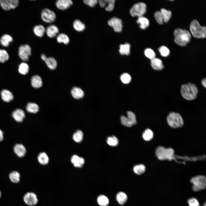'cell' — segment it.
I'll use <instances>...</instances> for the list:
<instances>
[{"label":"cell","instance_id":"53","mask_svg":"<svg viewBox=\"0 0 206 206\" xmlns=\"http://www.w3.org/2000/svg\"><path fill=\"white\" fill-rule=\"evenodd\" d=\"M203 206H206V202H205V203L204 204Z\"/></svg>","mask_w":206,"mask_h":206},{"label":"cell","instance_id":"52","mask_svg":"<svg viewBox=\"0 0 206 206\" xmlns=\"http://www.w3.org/2000/svg\"><path fill=\"white\" fill-rule=\"evenodd\" d=\"M41 59L44 61L47 58V57L45 54H43L41 55Z\"/></svg>","mask_w":206,"mask_h":206},{"label":"cell","instance_id":"5","mask_svg":"<svg viewBox=\"0 0 206 206\" xmlns=\"http://www.w3.org/2000/svg\"><path fill=\"white\" fill-rule=\"evenodd\" d=\"M167 120L169 124L173 128L181 127L183 125V121L181 116L177 112H170L167 116Z\"/></svg>","mask_w":206,"mask_h":206},{"label":"cell","instance_id":"34","mask_svg":"<svg viewBox=\"0 0 206 206\" xmlns=\"http://www.w3.org/2000/svg\"><path fill=\"white\" fill-rule=\"evenodd\" d=\"M160 12L162 15L163 21L165 22H167L170 20L171 16V12L170 10H167L165 9L162 8Z\"/></svg>","mask_w":206,"mask_h":206},{"label":"cell","instance_id":"26","mask_svg":"<svg viewBox=\"0 0 206 206\" xmlns=\"http://www.w3.org/2000/svg\"><path fill=\"white\" fill-rule=\"evenodd\" d=\"M44 62L48 67L52 70L55 69L57 67V62L53 57H47Z\"/></svg>","mask_w":206,"mask_h":206},{"label":"cell","instance_id":"40","mask_svg":"<svg viewBox=\"0 0 206 206\" xmlns=\"http://www.w3.org/2000/svg\"><path fill=\"white\" fill-rule=\"evenodd\" d=\"M107 142L110 146H114L118 145V140L116 136H112L108 137L107 139Z\"/></svg>","mask_w":206,"mask_h":206},{"label":"cell","instance_id":"19","mask_svg":"<svg viewBox=\"0 0 206 206\" xmlns=\"http://www.w3.org/2000/svg\"><path fill=\"white\" fill-rule=\"evenodd\" d=\"M151 65L153 69L157 71L161 70L164 67L162 60L160 59L156 58L151 60Z\"/></svg>","mask_w":206,"mask_h":206},{"label":"cell","instance_id":"20","mask_svg":"<svg viewBox=\"0 0 206 206\" xmlns=\"http://www.w3.org/2000/svg\"><path fill=\"white\" fill-rule=\"evenodd\" d=\"M71 94L73 97L76 99L82 98L84 95L83 91L80 88L77 87L72 88L71 90Z\"/></svg>","mask_w":206,"mask_h":206},{"label":"cell","instance_id":"12","mask_svg":"<svg viewBox=\"0 0 206 206\" xmlns=\"http://www.w3.org/2000/svg\"><path fill=\"white\" fill-rule=\"evenodd\" d=\"M108 23L109 25L113 28L115 31L120 32L122 31V25L121 19L116 17H113L110 19Z\"/></svg>","mask_w":206,"mask_h":206},{"label":"cell","instance_id":"36","mask_svg":"<svg viewBox=\"0 0 206 206\" xmlns=\"http://www.w3.org/2000/svg\"><path fill=\"white\" fill-rule=\"evenodd\" d=\"M146 169L145 166L142 164L135 165L133 168V170L134 173L139 175L144 173Z\"/></svg>","mask_w":206,"mask_h":206},{"label":"cell","instance_id":"2","mask_svg":"<svg viewBox=\"0 0 206 206\" xmlns=\"http://www.w3.org/2000/svg\"><path fill=\"white\" fill-rule=\"evenodd\" d=\"M174 41L178 45L185 46L191 39V35L189 32L186 30L178 28L174 32Z\"/></svg>","mask_w":206,"mask_h":206},{"label":"cell","instance_id":"41","mask_svg":"<svg viewBox=\"0 0 206 206\" xmlns=\"http://www.w3.org/2000/svg\"><path fill=\"white\" fill-rule=\"evenodd\" d=\"M9 56L6 51L5 49H0V62L4 63L9 59Z\"/></svg>","mask_w":206,"mask_h":206},{"label":"cell","instance_id":"51","mask_svg":"<svg viewBox=\"0 0 206 206\" xmlns=\"http://www.w3.org/2000/svg\"><path fill=\"white\" fill-rule=\"evenodd\" d=\"M206 78L202 79L201 80V83L205 87H206Z\"/></svg>","mask_w":206,"mask_h":206},{"label":"cell","instance_id":"6","mask_svg":"<svg viewBox=\"0 0 206 206\" xmlns=\"http://www.w3.org/2000/svg\"><path fill=\"white\" fill-rule=\"evenodd\" d=\"M174 154V150L171 148H166L163 146H159L156 150V156L160 160H171L173 157Z\"/></svg>","mask_w":206,"mask_h":206},{"label":"cell","instance_id":"8","mask_svg":"<svg viewBox=\"0 0 206 206\" xmlns=\"http://www.w3.org/2000/svg\"><path fill=\"white\" fill-rule=\"evenodd\" d=\"M42 20L47 23L54 22L56 19L55 13L52 10L47 8L43 9L41 13Z\"/></svg>","mask_w":206,"mask_h":206},{"label":"cell","instance_id":"28","mask_svg":"<svg viewBox=\"0 0 206 206\" xmlns=\"http://www.w3.org/2000/svg\"><path fill=\"white\" fill-rule=\"evenodd\" d=\"M136 22L140 24V28L143 29H146L149 25L148 20L146 18L143 16L138 17Z\"/></svg>","mask_w":206,"mask_h":206},{"label":"cell","instance_id":"43","mask_svg":"<svg viewBox=\"0 0 206 206\" xmlns=\"http://www.w3.org/2000/svg\"><path fill=\"white\" fill-rule=\"evenodd\" d=\"M120 120L122 124L125 126L130 127L133 125L128 118L124 116H121Z\"/></svg>","mask_w":206,"mask_h":206},{"label":"cell","instance_id":"21","mask_svg":"<svg viewBox=\"0 0 206 206\" xmlns=\"http://www.w3.org/2000/svg\"><path fill=\"white\" fill-rule=\"evenodd\" d=\"M31 84L34 88H38L41 87L43 84L42 80L38 75L33 76L31 79Z\"/></svg>","mask_w":206,"mask_h":206},{"label":"cell","instance_id":"10","mask_svg":"<svg viewBox=\"0 0 206 206\" xmlns=\"http://www.w3.org/2000/svg\"><path fill=\"white\" fill-rule=\"evenodd\" d=\"M18 0H0V5L5 10L9 11L17 8L19 5Z\"/></svg>","mask_w":206,"mask_h":206},{"label":"cell","instance_id":"37","mask_svg":"<svg viewBox=\"0 0 206 206\" xmlns=\"http://www.w3.org/2000/svg\"><path fill=\"white\" fill-rule=\"evenodd\" d=\"M98 203L101 206H107L109 204V200L108 198L103 195H100L97 199Z\"/></svg>","mask_w":206,"mask_h":206},{"label":"cell","instance_id":"17","mask_svg":"<svg viewBox=\"0 0 206 206\" xmlns=\"http://www.w3.org/2000/svg\"><path fill=\"white\" fill-rule=\"evenodd\" d=\"M13 150L15 154L19 157L24 156L26 152L25 147L21 144H15L14 146Z\"/></svg>","mask_w":206,"mask_h":206},{"label":"cell","instance_id":"25","mask_svg":"<svg viewBox=\"0 0 206 206\" xmlns=\"http://www.w3.org/2000/svg\"><path fill=\"white\" fill-rule=\"evenodd\" d=\"M73 27L74 29L79 32L83 31L86 27L85 24L79 19H76L74 21Z\"/></svg>","mask_w":206,"mask_h":206},{"label":"cell","instance_id":"29","mask_svg":"<svg viewBox=\"0 0 206 206\" xmlns=\"http://www.w3.org/2000/svg\"><path fill=\"white\" fill-rule=\"evenodd\" d=\"M130 45L128 43H125L124 44H121L120 46L119 52L122 55H128L130 52Z\"/></svg>","mask_w":206,"mask_h":206},{"label":"cell","instance_id":"39","mask_svg":"<svg viewBox=\"0 0 206 206\" xmlns=\"http://www.w3.org/2000/svg\"><path fill=\"white\" fill-rule=\"evenodd\" d=\"M142 136L144 140L149 141L153 138V133L151 130L149 129H146L143 132Z\"/></svg>","mask_w":206,"mask_h":206},{"label":"cell","instance_id":"24","mask_svg":"<svg viewBox=\"0 0 206 206\" xmlns=\"http://www.w3.org/2000/svg\"><path fill=\"white\" fill-rule=\"evenodd\" d=\"M57 42L59 43H63L65 45L68 44L70 39L68 36L64 33H59L56 37Z\"/></svg>","mask_w":206,"mask_h":206},{"label":"cell","instance_id":"1","mask_svg":"<svg viewBox=\"0 0 206 206\" xmlns=\"http://www.w3.org/2000/svg\"><path fill=\"white\" fill-rule=\"evenodd\" d=\"M198 92L197 87L193 83L189 82L181 86V94L183 97L187 100L191 101L196 99Z\"/></svg>","mask_w":206,"mask_h":206},{"label":"cell","instance_id":"38","mask_svg":"<svg viewBox=\"0 0 206 206\" xmlns=\"http://www.w3.org/2000/svg\"><path fill=\"white\" fill-rule=\"evenodd\" d=\"M29 68L28 65L25 62L21 63L19 66L18 71L21 74L25 75L29 71Z\"/></svg>","mask_w":206,"mask_h":206},{"label":"cell","instance_id":"46","mask_svg":"<svg viewBox=\"0 0 206 206\" xmlns=\"http://www.w3.org/2000/svg\"><path fill=\"white\" fill-rule=\"evenodd\" d=\"M161 55L164 57L168 56L170 54V50L169 49L165 46L161 47L159 49Z\"/></svg>","mask_w":206,"mask_h":206},{"label":"cell","instance_id":"18","mask_svg":"<svg viewBox=\"0 0 206 206\" xmlns=\"http://www.w3.org/2000/svg\"><path fill=\"white\" fill-rule=\"evenodd\" d=\"M12 116L17 122H21L25 118V114L23 110L20 109H17L13 112Z\"/></svg>","mask_w":206,"mask_h":206},{"label":"cell","instance_id":"3","mask_svg":"<svg viewBox=\"0 0 206 206\" xmlns=\"http://www.w3.org/2000/svg\"><path fill=\"white\" fill-rule=\"evenodd\" d=\"M190 29L194 37L198 38H204L206 37V27L201 26L197 20L194 19L191 21Z\"/></svg>","mask_w":206,"mask_h":206},{"label":"cell","instance_id":"27","mask_svg":"<svg viewBox=\"0 0 206 206\" xmlns=\"http://www.w3.org/2000/svg\"><path fill=\"white\" fill-rule=\"evenodd\" d=\"M13 38L9 35L5 34L1 36L0 39V42L1 44L4 47H7L10 43L12 42Z\"/></svg>","mask_w":206,"mask_h":206},{"label":"cell","instance_id":"50","mask_svg":"<svg viewBox=\"0 0 206 206\" xmlns=\"http://www.w3.org/2000/svg\"><path fill=\"white\" fill-rule=\"evenodd\" d=\"M3 139V134L2 131L0 129V142L2 141Z\"/></svg>","mask_w":206,"mask_h":206},{"label":"cell","instance_id":"42","mask_svg":"<svg viewBox=\"0 0 206 206\" xmlns=\"http://www.w3.org/2000/svg\"><path fill=\"white\" fill-rule=\"evenodd\" d=\"M120 79L122 82L125 84H129L131 80L130 76L127 73H124L120 76Z\"/></svg>","mask_w":206,"mask_h":206},{"label":"cell","instance_id":"31","mask_svg":"<svg viewBox=\"0 0 206 206\" xmlns=\"http://www.w3.org/2000/svg\"><path fill=\"white\" fill-rule=\"evenodd\" d=\"M39 107L36 104L34 103L29 102L26 106V109L29 112L36 113L39 110Z\"/></svg>","mask_w":206,"mask_h":206},{"label":"cell","instance_id":"33","mask_svg":"<svg viewBox=\"0 0 206 206\" xmlns=\"http://www.w3.org/2000/svg\"><path fill=\"white\" fill-rule=\"evenodd\" d=\"M20 175L19 172L14 171L11 172L9 174V177L10 181L14 183H17L20 181Z\"/></svg>","mask_w":206,"mask_h":206},{"label":"cell","instance_id":"44","mask_svg":"<svg viewBox=\"0 0 206 206\" xmlns=\"http://www.w3.org/2000/svg\"><path fill=\"white\" fill-rule=\"evenodd\" d=\"M144 53L145 56L151 60L155 58V53L153 50L151 49H146L144 51Z\"/></svg>","mask_w":206,"mask_h":206},{"label":"cell","instance_id":"4","mask_svg":"<svg viewBox=\"0 0 206 206\" xmlns=\"http://www.w3.org/2000/svg\"><path fill=\"white\" fill-rule=\"evenodd\" d=\"M193 184L192 189L195 192H197L205 189L206 178L205 176L198 175L192 177L190 180Z\"/></svg>","mask_w":206,"mask_h":206},{"label":"cell","instance_id":"48","mask_svg":"<svg viewBox=\"0 0 206 206\" xmlns=\"http://www.w3.org/2000/svg\"><path fill=\"white\" fill-rule=\"evenodd\" d=\"M189 206H199V203L197 200L194 197L189 199L187 201Z\"/></svg>","mask_w":206,"mask_h":206},{"label":"cell","instance_id":"15","mask_svg":"<svg viewBox=\"0 0 206 206\" xmlns=\"http://www.w3.org/2000/svg\"><path fill=\"white\" fill-rule=\"evenodd\" d=\"M115 1V0H100L99 3L100 6L105 7L106 11H111L114 9Z\"/></svg>","mask_w":206,"mask_h":206},{"label":"cell","instance_id":"23","mask_svg":"<svg viewBox=\"0 0 206 206\" xmlns=\"http://www.w3.org/2000/svg\"><path fill=\"white\" fill-rule=\"evenodd\" d=\"M46 28L41 25H38L35 26L33 29L34 34L37 37H41L45 33Z\"/></svg>","mask_w":206,"mask_h":206},{"label":"cell","instance_id":"54","mask_svg":"<svg viewBox=\"0 0 206 206\" xmlns=\"http://www.w3.org/2000/svg\"><path fill=\"white\" fill-rule=\"evenodd\" d=\"M1 191H0V198L1 197Z\"/></svg>","mask_w":206,"mask_h":206},{"label":"cell","instance_id":"30","mask_svg":"<svg viewBox=\"0 0 206 206\" xmlns=\"http://www.w3.org/2000/svg\"><path fill=\"white\" fill-rule=\"evenodd\" d=\"M116 199L120 204L123 205L126 202L127 199V196L124 192H120L116 195Z\"/></svg>","mask_w":206,"mask_h":206},{"label":"cell","instance_id":"16","mask_svg":"<svg viewBox=\"0 0 206 206\" xmlns=\"http://www.w3.org/2000/svg\"><path fill=\"white\" fill-rule=\"evenodd\" d=\"M71 161L74 166L76 167H82L85 163L84 159L76 154L73 155L71 158Z\"/></svg>","mask_w":206,"mask_h":206},{"label":"cell","instance_id":"45","mask_svg":"<svg viewBox=\"0 0 206 206\" xmlns=\"http://www.w3.org/2000/svg\"><path fill=\"white\" fill-rule=\"evenodd\" d=\"M127 117L132 124L134 125L136 124L137 123L136 116L132 112L128 111L127 112Z\"/></svg>","mask_w":206,"mask_h":206},{"label":"cell","instance_id":"22","mask_svg":"<svg viewBox=\"0 0 206 206\" xmlns=\"http://www.w3.org/2000/svg\"><path fill=\"white\" fill-rule=\"evenodd\" d=\"M1 98L5 102H9L13 99V96L12 93L6 89L2 90L1 92Z\"/></svg>","mask_w":206,"mask_h":206},{"label":"cell","instance_id":"49","mask_svg":"<svg viewBox=\"0 0 206 206\" xmlns=\"http://www.w3.org/2000/svg\"><path fill=\"white\" fill-rule=\"evenodd\" d=\"M84 3L91 7H94L98 3L97 0H84Z\"/></svg>","mask_w":206,"mask_h":206},{"label":"cell","instance_id":"47","mask_svg":"<svg viewBox=\"0 0 206 206\" xmlns=\"http://www.w3.org/2000/svg\"><path fill=\"white\" fill-rule=\"evenodd\" d=\"M154 16L157 22L160 24H163V19L160 11H156L154 13Z\"/></svg>","mask_w":206,"mask_h":206},{"label":"cell","instance_id":"13","mask_svg":"<svg viewBox=\"0 0 206 206\" xmlns=\"http://www.w3.org/2000/svg\"><path fill=\"white\" fill-rule=\"evenodd\" d=\"M56 6L59 9L64 10L70 7L73 4L71 0H58L55 3Z\"/></svg>","mask_w":206,"mask_h":206},{"label":"cell","instance_id":"32","mask_svg":"<svg viewBox=\"0 0 206 206\" xmlns=\"http://www.w3.org/2000/svg\"><path fill=\"white\" fill-rule=\"evenodd\" d=\"M37 159L39 162L42 165L47 164L49 161V158L47 155L44 152H41L39 154Z\"/></svg>","mask_w":206,"mask_h":206},{"label":"cell","instance_id":"35","mask_svg":"<svg viewBox=\"0 0 206 206\" xmlns=\"http://www.w3.org/2000/svg\"><path fill=\"white\" fill-rule=\"evenodd\" d=\"M83 136L84 134L82 131L80 130H78L74 133L72 138L75 142L79 143L82 141Z\"/></svg>","mask_w":206,"mask_h":206},{"label":"cell","instance_id":"7","mask_svg":"<svg viewBox=\"0 0 206 206\" xmlns=\"http://www.w3.org/2000/svg\"><path fill=\"white\" fill-rule=\"evenodd\" d=\"M146 6L142 2H139L134 4L130 9V12L133 17H138L143 16L146 12Z\"/></svg>","mask_w":206,"mask_h":206},{"label":"cell","instance_id":"9","mask_svg":"<svg viewBox=\"0 0 206 206\" xmlns=\"http://www.w3.org/2000/svg\"><path fill=\"white\" fill-rule=\"evenodd\" d=\"M18 54L20 58L24 61H27L31 54L30 46L27 44L22 45L19 47Z\"/></svg>","mask_w":206,"mask_h":206},{"label":"cell","instance_id":"11","mask_svg":"<svg viewBox=\"0 0 206 206\" xmlns=\"http://www.w3.org/2000/svg\"><path fill=\"white\" fill-rule=\"evenodd\" d=\"M25 203L29 206H33L36 205L38 200L36 195L31 192H28L25 194L23 197Z\"/></svg>","mask_w":206,"mask_h":206},{"label":"cell","instance_id":"14","mask_svg":"<svg viewBox=\"0 0 206 206\" xmlns=\"http://www.w3.org/2000/svg\"><path fill=\"white\" fill-rule=\"evenodd\" d=\"M59 29L55 25H50L46 28L45 33L47 36L50 38L56 37L59 34Z\"/></svg>","mask_w":206,"mask_h":206}]
</instances>
